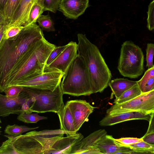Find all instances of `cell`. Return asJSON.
Listing matches in <instances>:
<instances>
[{"label": "cell", "mask_w": 154, "mask_h": 154, "mask_svg": "<svg viewBox=\"0 0 154 154\" xmlns=\"http://www.w3.org/2000/svg\"><path fill=\"white\" fill-rule=\"evenodd\" d=\"M44 37L42 30L34 23L25 26L14 37L2 38L0 42V90L15 65L34 44Z\"/></svg>", "instance_id": "1"}, {"label": "cell", "mask_w": 154, "mask_h": 154, "mask_svg": "<svg viewBox=\"0 0 154 154\" xmlns=\"http://www.w3.org/2000/svg\"><path fill=\"white\" fill-rule=\"evenodd\" d=\"M70 134L60 129L32 131L7 139L0 146V154H46L59 139Z\"/></svg>", "instance_id": "2"}, {"label": "cell", "mask_w": 154, "mask_h": 154, "mask_svg": "<svg viewBox=\"0 0 154 154\" xmlns=\"http://www.w3.org/2000/svg\"><path fill=\"white\" fill-rule=\"evenodd\" d=\"M56 46L44 37L34 44L7 75L0 92H4L7 88L17 82L42 74L46 60Z\"/></svg>", "instance_id": "3"}, {"label": "cell", "mask_w": 154, "mask_h": 154, "mask_svg": "<svg viewBox=\"0 0 154 154\" xmlns=\"http://www.w3.org/2000/svg\"><path fill=\"white\" fill-rule=\"evenodd\" d=\"M78 54L83 59L89 73L93 93L103 92L108 85L112 75L100 51L84 34H77Z\"/></svg>", "instance_id": "4"}, {"label": "cell", "mask_w": 154, "mask_h": 154, "mask_svg": "<svg viewBox=\"0 0 154 154\" xmlns=\"http://www.w3.org/2000/svg\"><path fill=\"white\" fill-rule=\"evenodd\" d=\"M62 78L60 85L63 94L79 96L93 93L88 70L78 54Z\"/></svg>", "instance_id": "5"}, {"label": "cell", "mask_w": 154, "mask_h": 154, "mask_svg": "<svg viewBox=\"0 0 154 154\" xmlns=\"http://www.w3.org/2000/svg\"><path fill=\"white\" fill-rule=\"evenodd\" d=\"M31 98L29 109L31 112H52L57 113L63 107L62 93L60 84L53 91L23 88Z\"/></svg>", "instance_id": "6"}, {"label": "cell", "mask_w": 154, "mask_h": 154, "mask_svg": "<svg viewBox=\"0 0 154 154\" xmlns=\"http://www.w3.org/2000/svg\"><path fill=\"white\" fill-rule=\"evenodd\" d=\"M144 55L141 49L131 41H127L122 45L118 66L123 76L136 78L144 71Z\"/></svg>", "instance_id": "7"}, {"label": "cell", "mask_w": 154, "mask_h": 154, "mask_svg": "<svg viewBox=\"0 0 154 154\" xmlns=\"http://www.w3.org/2000/svg\"><path fill=\"white\" fill-rule=\"evenodd\" d=\"M130 111L154 113V90L142 93L127 102L114 104L106 111L107 115H112Z\"/></svg>", "instance_id": "8"}, {"label": "cell", "mask_w": 154, "mask_h": 154, "mask_svg": "<svg viewBox=\"0 0 154 154\" xmlns=\"http://www.w3.org/2000/svg\"><path fill=\"white\" fill-rule=\"evenodd\" d=\"M63 74L59 71L44 72L39 75L19 82L11 86L17 85L23 88L53 91L60 84Z\"/></svg>", "instance_id": "9"}, {"label": "cell", "mask_w": 154, "mask_h": 154, "mask_svg": "<svg viewBox=\"0 0 154 154\" xmlns=\"http://www.w3.org/2000/svg\"><path fill=\"white\" fill-rule=\"evenodd\" d=\"M32 103L29 94L23 90L18 97L14 99H8L0 93V117L11 114L19 115L23 112L32 113L29 109Z\"/></svg>", "instance_id": "10"}, {"label": "cell", "mask_w": 154, "mask_h": 154, "mask_svg": "<svg viewBox=\"0 0 154 154\" xmlns=\"http://www.w3.org/2000/svg\"><path fill=\"white\" fill-rule=\"evenodd\" d=\"M59 56L48 65L45 67L44 72L59 71L64 74L78 55V45L71 41Z\"/></svg>", "instance_id": "11"}, {"label": "cell", "mask_w": 154, "mask_h": 154, "mask_svg": "<svg viewBox=\"0 0 154 154\" xmlns=\"http://www.w3.org/2000/svg\"><path fill=\"white\" fill-rule=\"evenodd\" d=\"M66 104L71 112L76 131H78L89 116L96 107L85 100H76L67 101Z\"/></svg>", "instance_id": "12"}, {"label": "cell", "mask_w": 154, "mask_h": 154, "mask_svg": "<svg viewBox=\"0 0 154 154\" xmlns=\"http://www.w3.org/2000/svg\"><path fill=\"white\" fill-rule=\"evenodd\" d=\"M107 134L104 129H100L83 138L75 146L70 154H101L100 150L95 147L97 142Z\"/></svg>", "instance_id": "13"}, {"label": "cell", "mask_w": 154, "mask_h": 154, "mask_svg": "<svg viewBox=\"0 0 154 154\" xmlns=\"http://www.w3.org/2000/svg\"><path fill=\"white\" fill-rule=\"evenodd\" d=\"M140 111H130L112 115H106L100 122L102 126H111L124 121L136 119L149 122L152 114Z\"/></svg>", "instance_id": "14"}, {"label": "cell", "mask_w": 154, "mask_h": 154, "mask_svg": "<svg viewBox=\"0 0 154 154\" xmlns=\"http://www.w3.org/2000/svg\"><path fill=\"white\" fill-rule=\"evenodd\" d=\"M95 147L100 150L101 154H135L129 145H122L114 140L112 136L107 134L97 142Z\"/></svg>", "instance_id": "15"}, {"label": "cell", "mask_w": 154, "mask_h": 154, "mask_svg": "<svg viewBox=\"0 0 154 154\" xmlns=\"http://www.w3.org/2000/svg\"><path fill=\"white\" fill-rule=\"evenodd\" d=\"M89 6V0H61L58 10L67 18L76 19Z\"/></svg>", "instance_id": "16"}, {"label": "cell", "mask_w": 154, "mask_h": 154, "mask_svg": "<svg viewBox=\"0 0 154 154\" xmlns=\"http://www.w3.org/2000/svg\"><path fill=\"white\" fill-rule=\"evenodd\" d=\"M84 138L80 133H76L57 140L47 154H70L73 147Z\"/></svg>", "instance_id": "17"}, {"label": "cell", "mask_w": 154, "mask_h": 154, "mask_svg": "<svg viewBox=\"0 0 154 154\" xmlns=\"http://www.w3.org/2000/svg\"><path fill=\"white\" fill-rule=\"evenodd\" d=\"M36 0H21L16 12L9 23L5 26H23L27 23L31 9Z\"/></svg>", "instance_id": "18"}, {"label": "cell", "mask_w": 154, "mask_h": 154, "mask_svg": "<svg viewBox=\"0 0 154 154\" xmlns=\"http://www.w3.org/2000/svg\"><path fill=\"white\" fill-rule=\"evenodd\" d=\"M57 113L60 120V129L70 134L77 132L71 112L66 103Z\"/></svg>", "instance_id": "19"}, {"label": "cell", "mask_w": 154, "mask_h": 154, "mask_svg": "<svg viewBox=\"0 0 154 154\" xmlns=\"http://www.w3.org/2000/svg\"><path fill=\"white\" fill-rule=\"evenodd\" d=\"M137 84V81L127 79L117 78L110 80L108 85L112 91L111 96L114 95L116 98L119 97L125 91Z\"/></svg>", "instance_id": "20"}, {"label": "cell", "mask_w": 154, "mask_h": 154, "mask_svg": "<svg viewBox=\"0 0 154 154\" xmlns=\"http://www.w3.org/2000/svg\"><path fill=\"white\" fill-rule=\"evenodd\" d=\"M137 82L142 93L154 90V66L148 69L141 79Z\"/></svg>", "instance_id": "21"}, {"label": "cell", "mask_w": 154, "mask_h": 154, "mask_svg": "<svg viewBox=\"0 0 154 154\" xmlns=\"http://www.w3.org/2000/svg\"><path fill=\"white\" fill-rule=\"evenodd\" d=\"M21 0H7L2 13L4 23L7 25L16 12Z\"/></svg>", "instance_id": "22"}, {"label": "cell", "mask_w": 154, "mask_h": 154, "mask_svg": "<svg viewBox=\"0 0 154 154\" xmlns=\"http://www.w3.org/2000/svg\"><path fill=\"white\" fill-rule=\"evenodd\" d=\"M142 94L137 84L125 91L119 97L116 98L113 103L120 104L127 102Z\"/></svg>", "instance_id": "23"}, {"label": "cell", "mask_w": 154, "mask_h": 154, "mask_svg": "<svg viewBox=\"0 0 154 154\" xmlns=\"http://www.w3.org/2000/svg\"><path fill=\"white\" fill-rule=\"evenodd\" d=\"M44 11V0H36L30 11L26 26L33 23H36L37 19L42 15Z\"/></svg>", "instance_id": "24"}, {"label": "cell", "mask_w": 154, "mask_h": 154, "mask_svg": "<svg viewBox=\"0 0 154 154\" xmlns=\"http://www.w3.org/2000/svg\"><path fill=\"white\" fill-rule=\"evenodd\" d=\"M38 127L29 128L25 125H19L16 124L8 125L5 127V133L14 137L19 136L24 132L38 128Z\"/></svg>", "instance_id": "25"}, {"label": "cell", "mask_w": 154, "mask_h": 154, "mask_svg": "<svg viewBox=\"0 0 154 154\" xmlns=\"http://www.w3.org/2000/svg\"><path fill=\"white\" fill-rule=\"evenodd\" d=\"M131 149L135 154H154V145L150 144L144 141L129 145Z\"/></svg>", "instance_id": "26"}, {"label": "cell", "mask_w": 154, "mask_h": 154, "mask_svg": "<svg viewBox=\"0 0 154 154\" xmlns=\"http://www.w3.org/2000/svg\"><path fill=\"white\" fill-rule=\"evenodd\" d=\"M36 22L42 30L47 32L55 31L53 21L48 14L45 15L42 14L38 18Z\"/></svg>", "instance_id": "27"}, {"label": "cell", "mask_w": 154, "mask_h": 154, "mask_svg": "<svg viewBox=\"0 0 154 154\" xmlns=\"http://www.w3.org/2000/svg\"><path fill=\"white\" fill-rule=\"evenodd\" d=\"M17 119L25 123H36L38 121L47 119V117L39 115L38 113H21L17 116Z\"/></svg>", "instance_id": "28"}, {"label": "cell", "mask_w": 154, "mask_h": 154, "mask_svg": "<svg viewBox=\"0 0 154 154\" xmlns=\"http://www.w3.org/2000/svg\"><path fill=\"white\" fill-rule=\"evenodd\" d=\"M24 27L23 26H11L6 27L5 26L2 38L7 39L17 35Z\"/></svg>", "instance_id": "29"}, {"label": "cell", "mask_w": 154, "mask_h": 154, "mask_svg": "<svg viewBox=\"0 0 154 154\" xmlns=\"http://www.w3.org/2000/svg\"><path fill=\"white\" fill-rule=\"evenodd\" d=\"M23 90V88L21 86L14 85L7 88L4 92L8 99H14L18 97Z\"/></svg>", "instance_id": "30"}, {"label": "cell", "mask_w": 154, "mask_h": 154, "mask_svg": "<svg viewBox=\"0 0 154 154\" xmlns=\"http://www.w3.org/2000/svg\"><path fill=\"white\" fill-rule=\"evenodd\" d=\"M68 45V44L65 45L56 46L49 55L46 60L45 66L48 65L52 62L67 47Z\"/></svg>", "instance_id": "31"}, {"label": "cell", "mask_w": 154, "mask_h": 154, "mask_svg": "<svg viewBox=\"0 0 154 154\" xmlns=\"http://www.w3.org/2000/svg\"><path fill=\"white\" fill-rule=\"evenodd\" d=\"M146 51V66L149 69L154 66L153 62L154 53V44L152 43H148Z\"/></svg>", "instance_id": "32"}, {"label": "cell", "mask_w": 154, "mask_h": 154, "mask_svg": "<svg viewBox=\"0 0 154 154\" xmlns=\"http://www.w3.org/2000/svg\"><path fill=\"white\" fill-rule=\"evenodd\" d=\"M61 0H44V10L56 13Z\"/></svg>", "instance_id": "33"}, {"label": "cell", "mask_w": 154, "mask_h": 154, "mask_svg": "<svg viewBox=\"0 0 154 154\" xmlns=\"http://www.w3.org/2000/svg\"><path fill=\"white\" fill-rule=\"evenodd\" d=\"M154 0L151 2L148 6V10L147 12L148 18L147 19V27L149 30L151 31L154 29Z\"/></svg>", "instance_id": "34"}, {"label": "cell", "mask_w": 154, "mask_h": 154, "mask_svg": "<svg viewBox=\"0 0 154 154\" xmlns=\"http://www.w3.org/2000/svg\"><path fill=\"white\" fill-rule=\"evenodd\" d=\"M114 140L119 143L122 145L123 146H128L134 143L143 141L142 139L135 137H124L119 139H116Z\"/></svg>", "instance_id": "35"}, {"label": "cell", "mask_w": 154, "mask_h": 154, "mask_svg": "<svg viewBox=\"0 0 154 154\" xmlns=\"http://www.w3.org/2000/svg\"><path fill=\"white\" fill-rule=\"evenodd\" d=\"M141 138L143 141L150 144L154 145V132L146 133Z\"/></svg>", "instance_id": "36"}, {"label": "cell", "mask_w": 154, "mask_h": 154, "mask_svg": "<svg viewBox=\"0 0 154 154\" xmlns=\"http://www.w3.org/2000/svg\"><path fill=\"white\" fill-rule=\"evenodd\" d=\"M5 26L3 22H2L0 25V42L3 37Z\"/></svg>", "instance_id": "37"}, {"label": "cell", "mask_w": 154, "mask_h": 154, "mask_svg": "<svg viewBox=\"0 0 154 154\" xmlns=\"http://www.w3.org/2000/svg\"><path fill=\"white\" fill-rule=\"evenodd\" d=\"M7 1V0H0V11L1 13L4 9Z\"/></svg>", "instance_id": "38"}, {"label": "cell", "mask_w": 154, "mask_h": 154, "mask_svg": "<svg viewBox=\"0 0 154 154\" xmlns=\"http://www.w3.org/2000/svg\"><path fill=\"white\" fill-rule=\"evenodd\" d=\"M2 123V121H1V120L0 117V123Z\"/></svg>", "instance_id": "39"}, {"label": "cell", "mask_w": 154, "mask_h": 154, "mask_svg": "<svg viewBox=\"0 0 154 154\" xmlns=\"http://www.w3.org/2000/svg\"><path fill=\"white\" fill-rule=\"evenodd\" d=\"M2 128V127L0 125V130L1 129V128Z\"/></svg>", "instance_id": "40"}, {"label": "cell", "mask_w": 154, "mask_h": 154, "mask_svg": "<svg viewBox=\"0 0 154 154\" xmlns=\"http://www.w3.org/2000/svg\"><path fill=\"white\" fill-rule=\"evenodd\" d=\"M1 131H0V134H1Z\"/></svg>", "instance_id": "41"}]
</instances>
